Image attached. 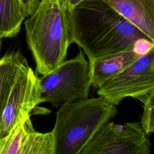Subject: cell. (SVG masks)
I'll list each match as a JSON object with an SVG mask.
<instances>
[{
	"label": "cell",
	"instance_id": "6da1fadb",
	"mask_svg": "<svg viewBox=\"0 0 154 154\" xmlns=\"http://www.w3.org/2000/svg\"><path fill=\"white\" fill-rule=\"evenodd\" d=\"M67 16L70 42L82 49L89 61L124 50L139 39L152 41L106 0H84L67 10Z\"/></svg>",
	"mask_w": 154,
	"mask_h": 154
},
{
	"label": "cell",
	"instance_id": "7a4b0ae2",
	"mask_svg": "<svg viewBox=\"0 0 154 154\" xmlns=\"http://www.w3.org/2000/svg\"><path fill=\"white\" fill-rule=\"evenodd\" d=\"M24 24L35 73L46 75L65 60L71 44L67 10L60 0H41Z\"/></svg>",
	"mask_w": 154,
	"mask_h": 154
},
{
	"label": "cell",
	"instance_id": "3957f363",
	"mask_svg": "<svg viewBox=\"0 0 154 154\" xmlns=\"http://www.w3.org/2000/svg\"><path fill=\"white\" fill-rule=\"evenodd\" d=\"M117 114V106L100 96L61 105L51 131L54 154H80L102 126Z\"/></svg>",
	"mask_w": 154,
	"mask_h": 154
},
{
	"label": "cell",
	"instance_id": "277c9868",
	"mask_svg": "<svg viewBox=\"0 0 154 154\" xmlns=\"http://www.w3.org/2000/svg\"><path fill=\"white\" fill-rule=\"evenodd\" d=\"M45 102L60 107L88 97L91 87L89 61L81 50L73 58L64 60L54 69L39 77Z\"/></svg>",
	"mask_w": 154,
	"mask_h": 154
},
{
	"label": "cell",
	"instance_id": "5b68a950",
	"mask_svg": "<svg viewBox=\"0 0 154 154\" xmlns=\"http://www.w3.org/2000/svg\"><path fill=\"white\" fill-rule=\"evenodd\" d=\"M43 102L39 77L26 60L11 88L2 113L0 138L32 114L40 113L41 110L37 106Z\"/></svg>",
	"mask_w": 154,
	"mask_h": 154
},
{
	"label": "cell",
	"instance_id": "8992f818",
	"mask_svg": "<svg viewBox=\"0 0 154 154\" xmlns=\"http://www.w3.org/2000/svg\"><path fill=\"white\" fill-rule=\"evenodd\" d=\"M153 90L154 46L103 84L97 94L117 106L125 98L139 99Z\"/></svg>",
	"mask_w": 154,
	"mask_h": 154
},
{
	"label": "cell",
	"instance_id": "52a82bcc",
	"mask_svg": "<svg viewBox=\"0 0 154 154\" xmlns=\"http://www.w3.org/2000/svg\"><path fill=\"white\" fill-rule=\"evenodd\" d=\"M150 147L140 122L117 124L108 121L80 154H149Z\"/></svg>",
	"mask_w": 154,
	"mask_h": 154
},
{
	"label": "cell",
	"instance_id": "ba28073f",
	"mask_svg": "<svg viewBox=\"0 0 154 154\" xmlns=\"http://www.w3.org/2000/svg\"><path fill=\"white\" fill-rule=\"evenodd\" d=\"M142 54L135 43L121 51L89 61L91 87L99 88L103 84L138 60Z\"/></svg>",
	"mask_w": 154,
	"mask_h": 154
},
{
	"label": "cell",
	"instance_id": "9c48e42d",
	"mask_svg": "<svg viewBox=\"0 0 154 154\" xmlns=\"http://www.w3.org/2000/svg\"><path fill=\"white\" fill-rule=\"evenodd\" d=\"M125 19L154 42V0H106Z\"/></svg>",
	"mask_w": 154,
	"mask_h": 154
},
{
	"label": "cell",
	"instance_id": "30bf717a",
	"mask_svg": "<svg viewBox=\"0 0 154 154\" xmlns=\"http://www.w3.org/2000/svg\"><path fill=\"white\" fill-rule=\"evenodd\" d=\"M26 60L19 50L6 53L0 59V123L11 88Z\"/></svg>",
	"mask_w": 154,
	"mask_h": 154
},
{
	"label": "cell",
	"instance_id": "8fae6325",
	"mask_svg": "<svg viewBox=\"0 0 154 154\" xmlns=\"http://www.w3.org/2000/svg\"><path fill=\"white\" fill-rule=\"evenodd\" d=\"M25 18L18 0H0V38L16 37Z\"/></svg>",
	"mask_w": 154,
	"mask_h": 154
},
{
	"label": "cell",
	"instance_id": "7c38bea8",
	"mask_svg": "<svg viewBox=\"0 0 154 154\" xmlns=\"http://www.w3.org/2000/svg\"><path fill=\"white\" fill-rule=\"evenodd\" d=\"M20 154H54L52 131L43 133L31 129L25 137Z\"/></svg>",
	"mask_w": 154,
	"mask_h": 154
},
{
	"label": "cell",
	"instance_id": "4fadbf2b",
	"mask_svg": "<svg viewBox=\"0 0 154 154\" xmlns=\"http://www.w3.org/2000/svg\"><path fill=\"white\" fill-rule=\"evenodd\" d=\"M33 128L31 117H28L0 138V154H20L25 137Z\"/></svg>",
	"mask_w": 154,
	"mask_h": 154
},
{
	"label": "cell",
	"instance_id": "5bb4252c",
	"mask_svg": "<svg viewBox=\"0 0 154 154\" xmlns=\"http://www.w3.org/2000/svg\"><path fill=\"white\" fill-rule=\"evenodd\" d=\"M139 99L143 107L140 122L144 132L149 136L154 131V90Z\"/></svg>",
	"mask_w": 154,
	"mask_h": 154
},
{
	"label": "cell",
	"instance_id": "9a60e30c",
	"mask_svg": "<svg viewBox=\"0 0 154 154\" xmlns=\"http://www.w3.org/2000/svg\"><path fill=\"white\" fill-rule=\"evenodd\" d=\"M25 17L31 16L38 5L40 0H18Z\"/></svg>",
	"mask_w": 154,
	"mask_h": 154
},
{
	"label": "cell",
	"instance_id": "2e32d148",
	"mask_svg": "<svg viewBox=\"0 0 154 154\" xmlns=\"http://www.w3.org/2000/svg\"><path fill=\"white\" fill-rule=\"evenodd\" d=\"M84 0H60L62 5L66 10L73 9Z\"/></svg>",
	"mask_w": 154,
	"mask_h": 154
},
{
	"label": "cell",
	"instance_id": "e0dca14e",
	"mask_svg": "<svg viewBox=\"0 0 154 154\" xmlns=\"http://www.w3.org/2000/svg\"><path fill=\"white\" fill-rule=\"evenodd\" d=\"M1 38H0V49H1Z\"/></svg>",
	"mask_w": 154,
	"mask_h": 154
}]
</instances>
